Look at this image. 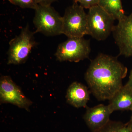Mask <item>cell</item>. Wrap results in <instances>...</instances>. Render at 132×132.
<instances>
[{"label": "cell", "instance_id": "1", "mask_svg": "<svg viewBox=\"0 0 132 132\" xmlns=\"http://www.w3.org/2000/svg\"><path fill=\"white\" fill-rule=\"evenodd\" d=\"M128 69L116 57L100 54L92 61L85 75L90 92L99 101L112 98L123 86Z\"/></svg>", "mask_w": 132, "mask_h": 132}, {"label": "cell", "instance_id": "2", "mask_svg": "<svg viewBox=\"0 0 132 132\" xmlns=\"http://www.w3.org/2000/svg\"><path fill=\"white\" fill-rule=\"evenodd\" d=\"M35 34L30 31L27 25L22 29L19 35L10 41L8 64L19 65L26 62L32 50L37 45Z\"/></svg>", "mask_w": 132, "mask_h": 132}, {"label": "cell", "instance_id": "3", "mask_svg": "<svg viewBox=\"0 0 132 132\" xmlns=\"http://www.w3.org/2000/svg\"><path fill=\"white\" fill-rule=\"evenodd\" d=\"M34 25L36 30L47 36H54L62 34L63 18L51 6L38 5L35 10Z\"/></svg>", "mask_w": 132, "mask_h": 132}, {"label": "cell", "instance_id": "4", "mask_svg": "<svg viewBox=\"0 0 132 132\" xmlns=\"http://www.w3.org/2000/svg\"><path fill=\"white\" fill-rule=\"evenodd\" d=\"M78 2L68 7L63 18L62 34L68 38H82L87 35V14Z\"/></svg>", "mask_w": 132, "mask_h": 132}, {"label": "cell", "instance_id": "5", "mask_svg": "<svg viewBox=\"0 0 132 132\" xmlns=\"http://www.w3.org/2000/svg\"><path fill=\"white\" fill-rule=\"evenodd\" d=\"M115 19L97 5L87 14V35L98 41L105 40L112 33Z\"/></svg>", "mask_w": 132, "mask_h": 132}, {"label": "cell", "instance_id": "6", "mask_svg": "<svg viewBox=\"0 0 132 132\" xmlns=\"http://www.w3.org/2000/svg\"><path fill=\"white\" fill-rule=\"evenodd\" d=\"M90 52V41L83 37L68 38L59 44L55 55L60 62H78L88 58Z\"/></svg>", "mask_w": 132, "mask_h": 132}, {"label": "cell", "instance_id": "7", "mask_svg": "<svg viewBox=\"0 0 132 132\" xmlns=\"http://www.w3.org/2000/svg\"><path fill=\"white\" fill-rule=\"evenodd\" d=\"M0 101L1 104L10 103L27 111L32 104L11 77L7 76H3L0 79Z\"/></svg>", "mask_w": 132, "mask_h": 132}, {"label": "cell", "instance_id": "8", "mask_svg": "<svg viewBox=\"0 0 132 132\" xmlns=\"http://www.w3.org/2000/svg\"><path fill=\"white\" fill-rule=\"evenodd\" d=\"M113 35L119 47L120 55L126 57L132 56V12L118 21L114 26Z\"/></svg>", "mask_w": 132, "mask_h": 132}, {"label": "cell", "instance_id": "9", "mask_svg": "<svg viewBox=\"0 0 132 132\" xmlns=\"http://www.w3.org/2000/svg\"><path fill=\"white\" fill-rule=\"evenodd\" d=\"M108 105L100 104L92 108H87L83 119L88 127L94 132L104 127L110 121L112 113Z\"/></svg>", "mask_w": 132, "mask_h": 132}, {"label": "cell", "instance_id": "10", "mask_svg": "<svg viewBox=\"0 0 132 132\" xmlns=\"http://www.w3.org/2000/svg\"><path fill=\"white\" fill-rule=\"evenodd\" d=\"M90 92L82 83L76 81L72 82L67 90V102L76 108H87L90 100Z\"/></svg>", "mask_w": 132, "mask_h": 132}, {"label": "cell", "instance_id": "11", "mask_svg": "<svg viewBox=\"0 0 132 132\" xmlns=\"http://www.w3.org/2000/svg\"><path fill=\"white\" fill-rule=\"evenodd\" d=\"M109 101L108 105L113 112L117 111L132 112V89L126 84Z\"/></svg>", "mask_w": 132, "mask_h": 132}, {"label": "cell", "instance_id": "12", "mask_svg": "<svg viewBox=\"0 0 132 132\" xmlns=\"http://www.w3.org/2000/svg\"><path fill=\"white\" fill-rule=\"evenodd\" d=\"M98 5L118 21L126 16L121 0H100Z\"/></svg>", "mask_w": 132, "mask_h": 132}, {"label": "cell", "instance_id": "13", "mask_svg": "<svg viewBox=\"0 0 132 132\" xmlns=\"http://www.w3.org/2000/svg\"><path fill=\"white\" fill-rule=\"evenodd\" d=\"M8 1L13 5L23 9H31L35 10L39 5L36 0H8Z\"/></svg>", "mask_w": 132, "mask_h": 132}, {"label": "cell", "instance_id": "14", "mask_svg": "<svg viewBox=\"0 0 132 132\" xmlns=\"http://www.w3.org/2000/svg\"><path fill=\"white\" fill-rule=\"evenodd\" d=\"M124 124L121 121L110 120L101 128L92 132H116Z\"/></svg>", "mask_w": 132, "mask_h": 132}, {"label": "cell", "instance_id": "15", "mask_svg": "<svg viewBox=\"0 0 132 132\" xmlns=\"http://www.w3.org/2000/svg\"><path fill=\"white\" fill-rule=\"evenodd\" d=\"M100 0H77L76 2L86 9H90L91 7L98 5Z\"/></svg>", "mask_w": 132, "mask_h": 132}, {"label": "cell", "instance_id": "16", "mask_svg": "<svg viewBox=\"0 0 132 132\" xmlns=\"http://www.w3.org/2000/svg\"><path fill=\"white\" fill-rule=\"evenodd\" d=\"M57 0H36L39 5L43 6H51L53 3L56 1Z\"/></svg>", "mask_w": 132, "mask_h": 132}, {"label": "cell", "instance_id": "17", "mask_svg": "<svg viewBox=\"0 0 132 132\" xmlns=\"http://www.w3.org/2000/svg\"><path fill=\"white\" fill-rule=\"evenodd\" d=\"M116 132H132L130 128L127 126V124H125L120 128Z\"/></svg>", "mask_w": 132, "mask_h": 132}, {"label": "cell", "instance_id": "18", "mask_svg": "<svg viewBox=\"0 0 132 132\" xmlns=\"http://www.w3.org/2000/svg\"><path fill=\"white\" fill-rule=\"evenodd\" d=\"M126 85H127L128 86L132 89V69L130 72L129 79Z\"/></svg>", "mask_w": 132, "mask_h": 132}, {"label": "cell", "instance_id": "19", "mask_svg": "<svg viewBox=\"0 0 132 132\" xmlns=\"http://www.w3.org/2000/svg\"><path fill=\"white\" fill-rule=\"evenodd\" d=\"M127 126L128 127L132 132V112L130 120L127 123Z\"/></svg>", "mask_w": 132, "mask_h": 132}, {"label": "cell", "instance_id": "20", "mask_svg": "<svg viewBox=\"0 0 132 132\" xmlns=\"http://www.w3.org/2000/svg\"><path fill=\"white\" fill-rule=\"evenodd\" d=\"M77 0H75V2H77Z\"/></svg>", "mask_w": 132, "mask_h": 132}]
</instances>
